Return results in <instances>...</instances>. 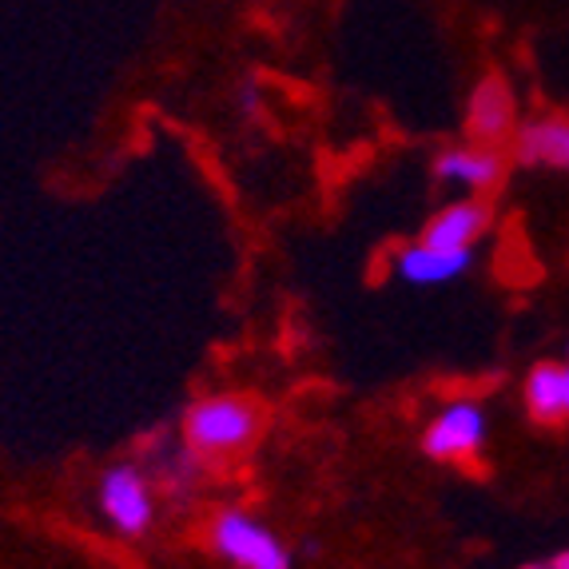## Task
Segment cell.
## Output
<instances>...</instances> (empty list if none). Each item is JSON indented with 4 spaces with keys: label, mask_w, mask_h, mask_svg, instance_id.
<instances>
[{
    "label": "cell",
    "mask_w": 569,
    "mask_h": 569,
    "mask_svg": "<svg viewBox=\"0 0 569 569\" xmlns=\"http://www.w3.org/2000/svg\"><path fill=\"white\" fill-rule=\"evenodd\" d=\"M267 435V407L239 390L200 395L180 418V438L208 466L236 462L247 450H256Z\"/></svg>",
    "instance_id": "6da1fadb"
},
{
    "label": "cell",
    "mask_w": 569,
    "mask_h": 569,
    "mask_svg": "<svg viewBox=\"0 0 569 569\" xmlns=\"http://www.w3.org/2000/svg\"><path fill=\"white\" fill-rule=\"evenodd\" d=\"M203 546L228 569H295L291 546L243 506H219L203 526Z\"/></svg>",
    "instance_id": "7a4b0ae2"
},
{
    "label": "cell",
    "mask_w": 569,
    "mask_h": 569,
    "mask_svg": "<svg viewBox=\"0 0 569 569\" xmlns=\"http://www.w3.org/2000/svg\"><path fill=\"white\" fill-rule=\"evenodd\" d=\"M96 513L123 541H143L160 518V493L152 470L136 458H123L100 470L96 478Z\"/></svg>",
    "instance_id": "3957f363"
},
{
    "label": "cell",
    "mask_w": 569,
    "mask_h": 569,
    "mask_svg": "<svg viewBox=\"0 0 569 569\" xmlns=\"http://www.w3.org/2000/svg\"><path fill=\"white\" fill-rule=\"evenodd\" d=\"M486 442H490V415L478 399H450L447 407H438L418 438L422 455L442 466L478 462Z\"/></svg>",
    "instance_id": "277c9868"
},
{
    "label": "cell",
    "mask_w": 569,
    "mask_h": 569,
    "mask_svg": "<svg viewBox=\"0 0 569 569\" xmlns=\"http://www.w3.org/2000/svg\"><path fill=\"white\" fill-rule=\"evenodd\" d=\"M506 160L502 148H486V143H450L435 156V180L447 183V188L462 191V196H482L490 200L493 191L506 183Z\"/></svg>",
    "instance_id": "5b68a950"
},
{
    "label": "cell",
    "mask_w": 569,
    "mask_h": 569,
    "mask_svg": "<svg viewBox=\"0 0 569 569\" xmlns=\"http://www.w3.org/2000/svg\"><path fill=\"white\" fill-rule=\"evenodd\" d=\"M518 100H513V88L502 77H482L470 88V100H466L462 112V132L466 140L486 143V148H506L518 132Z\"/></svg>",
    "instance_id": "8992f818"
},
{
    "label": "cell",
    "mask_w": 569,
    "mask_h": 569,
    "mask_svg": "<svg viewBox=\"0 0 569 569\" xmlns=\"http://www.w3.org/2000/svg\"><path fill=\"white\" fill-rule=\"evenodd\" d=\"M493 228V203L482 196H462L450 200L422 223L418 239L430 247H447V251H478L486 236Z\"/></svg>",
    "instance_id": "52a82bcc"
},
{
    "label": "cell",
    "mask_w": 569,
    "mask_h": 569,
    "mask_svg": "<svg viewBox=\"0 0 569 569\" xmlns=\"http://www.w3.org/2000/svg\"><path fill=\"white\" fill-rule=\"evenodd\" d=\"M510 160L530 171L569 176V116H533L518 123L510 140Z\"/></svg>",
    "instance_id": "ba28073f"
},
{
    "label": "cell",
    "mask_w": 569,
    "mask_h": 569,
    "mask_svg": "<svg viewBox=\"0 0 569 569\" xmlns=\"http://www.w3.org/2000/svg\"><path fill=\"white\" fill-rule=\"evenodd\" d=\"M470 267H475V251H447V247H430L422 239L390 256V276L407 287H447L462 279Z\"/></svg>",
    "instance_id": "9c48e42d"
},
{
    "label": "cell",
    "mask_w": 569,
    "mask_h": 569,
    "mask_svg": "<svg viewBox=\"0 0 569 569\" xmlns=\"http://www.w3.org/2000/svg\"><path fill=\"white\" fill-rule=\"evenodd\" d=\"M566 399H569L566 362H538V367H530V375L522 382V402L530 422H538V427H561V422H569Z\"/></svg>",
    "instance_id": "30bf717a"
},
{
    "label": "cell",
    "mask_w": 569,
    "mask_h": 569,
    "mask_svg": "<svg viewBox=\"0 0 569 569\" xmlns=\"http://www.w3.org/2000/svg\"><path fill=\"white\" fill-rule=\"evenodd\" d=\"M148 470H152L156 486H160V493H168L171 502H188L191 493L200 490L203 475H208L211 466L203 462L196 450L188 447V442H163L160 455L152 458V462H143Z\"/></svg>",
    "instance_id": "8fae6325"
},
{
    "label": "cell",
    "mask_w": 569,
    "mask_h": 569,
    "mask_svg": "<svg viewBox=\"0 0 569 569\" xmlns=\"http://www.w3.org/2000/svg\"><path fill=\"white\" fill-rule=\"evenodd\" d=\"M526 569H569V550L553 553V558H546V561H533V566H526Z\"/></svg>",
    "instance_id": "7c38bea8"
},
{
    "label": "cell",
    "mask_w": 569,
    "mask_h": 569,
    "mask_svg": "<svg viewBox=\"0 0 569 569\" xmlns=\"http://www.w3.org/2000/svg\"><path fill=\"white\" fill-rule=\"evenodd\" d=\"M566 390H569V362H566ZM566 410H569V399H566Z\"/></svg>",
    "instance_id": "4fadbf2b"
}]
</instances>
